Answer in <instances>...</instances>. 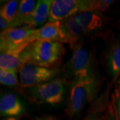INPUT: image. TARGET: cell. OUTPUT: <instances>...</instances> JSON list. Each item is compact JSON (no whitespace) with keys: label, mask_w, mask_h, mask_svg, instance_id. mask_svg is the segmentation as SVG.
Returning a JSON list of instances; mask_svg holds the SVG:
<instances>
[{"label":"cell","mask_w":120,"mask_h":120,"mask_svg":"<svg viewBox=\"0 0 120 120\" xmlns=\"http://www.w3.org/2000/svg\"><path fill=\"white\" fill-rule=\"evenodd\" d=\"M36 4V1L34 0H22L19 2L17 15V23L19 26L30 25Z\"/></svg>","instance_id":"obj_15"},{"label":"cell","mask_w":120,"mask_h":120,"mask_svg":"<svg viewBox=\"0 0 120 120\" xmlns=\"http://www.w3.org/2000/svg\"><path fill=\"white\" fill-rule=\"evenodd\" d=\"M61 22V26L65 35L68 41L70 49L72 51L74 47L79 43L80 39L87 34L73 16L68 17Z\"/></svg>","instance_id":"obj_9"},{"label":"cell","mask_w":120,"mask_h":120,"mask_svg":"<svg viewBox=\"0 0 120 120\" xmlns=\"http://www.w3.org/2000/svg\"><path fill=\"white\" fill-rule=\"evenodd\" d=\"M29 26L14 27L1 32V52L20 51L23 52L29 43V39L34 31Z\"/></svg>","instance_id":"obj_5"},{"label":"cell","mask_w":120,"mask_h":120,"mask_svg":"<svg viewBox=\"0 0 120 120\" xmlns=\"http://www.w3.org/2000/svg\"><path fill=\"white\" fill-rule=\"evenodd\" d=\"M20 51L1 52L0 55V68L1 69L16 71L19 69L23 64Z\"/></svg>","instance_id":"obj_13"},{"label":"cell","mask_w":120,"mask_h":120,"mask_svg":"<svg viewBox=\"0 0 120 120\" xmlns=\"http://www.w3.org/2000/svg\"><path fill=\"white\" fill-rule=\"evenodd\" d=\"M74 17L77 22L86 30L87 34L101 27L103 25L102 18L95 12H79L75 14Z\"/></svg>","instance_id":"obj_12"},{"label":"cell","mask_w":120,"mask_h":120,"mask_svg":"<svg viewBox=\"0 0 120 120\" xmlns=\"http://www.w3.org/2000/svg\"><path fill=\"white\" fill-rule=\"evenodd\" d=\"M96 84L94 74L72 80L66 109L68 116L73 117L76 115L87 102L92 99L95 93Z\"/></svg>","instance_id":"obj_2"},{"label":"cell","mask_w":120,"mask_h":120,"mask_svg":"<svg viewBox=\"0 0 120 120\" xmlns=\"http://www.w3.org/2000/svg\"><path fill=\"white\" fill-rule=\"evenodd\" d=\"M117 108H118V115H119V117H120V99L117 103Z\"/></svg>","instance_id":"obj_21"},{"label":"cell","mask_w":120,"mask_h":120,"mask_svg":"<svg viewBox=\"0 0 120 120\" xmlns=\"http://www.w3.org/2000/svg\"><path fill=\"white\" fill-rule=\"evenodd\" d=\"M66 82L64 79L55 78L30 88V99L35 102L57 105L64 100Z\"/></svg>","instance_id":"obj_3"},{"label":"cell","mask_w":120,"mask_h":120,"mask_svg":"<svg viewBox=\"0 0 120 120\" xmlns=\"http://www.w3.org/2000/svg\"><path fill=\"white\" fill-rule=\"evenodd\" d=\"M72 52L71 59L65 66L66 76L72 77L73 80L93 75L88 51L79 43L74 47Z\"/></svg>","instance_id":"obj_6"},{"label":"cell","mask_w":120,"mask_h":120,"mask_svg":"<svg viewBox=\"0 0 120 120\" xmlns=\"http://www.w3.org/2000/svg\"><path fill=\"white\" fill-rule=\"evenodd\" d=\"M18 5H19L18 1L11 0L5 3L1 8V17L4 18L5 20L10 23L11 28L19 27V24L17 23V15L19 8Z\"/></svg>","instance_id":"obj_14"},{"label":"cell","mask_w":120,"mask_h":120,"mask_svg":"<svg viewBox=\"0 0 120 120\" xmlns=\"http://www.w3.org/2000/svg\"><path fill=\"white\" fill-rule=\"evenodd\" d=\"M52 0H39L32 14L29 26L34 30L41 27L49 18Z\"/></svg>","instance_id":"obj_11"},{"label":"cell","mask_w":120,"mask_h":120,"mask_svg":"<svg viewBox=\"0 0 120 120\" xmlns=\"http://www.w3.org/2000/svg\"><path fill=\"white\" fill-rule=\"evenodd\" d=\"M18 72L20 87L26 89L53 79L59 74L60 70L25 63L21 66Z\"/></svg>","instance_id":"obj_4"},{"label":"cell","mask_w":120,"mask_h":120,"mask_svg":"<svg viewBox=\"0 0 120 120\" xmlns=\"http://www.w3.org/2000/svg\"><path fill=\"white\" fill-rule=\"evenodd\" d=\"M107 64L110 73L113 76L120 72V39L112 45L107 56Z\"/></svg>","instance_id":"obj_16"},{"label":"cell","mask_w":120,"mask_h":120,"mask_svg":"<svg viewBox=\"0 0 120 120\" xmlns=\"http://www.w3.org/2000/svg\"><path fill=\"white\" fill-rule=\"evenodd\" d=\"M25 112V108L17 95L11 93L2 95L0 100V113L1 116L15 117Z\"/></svg>","instance_id":"obj_10"},{"label":"cell","mask_w":120,"mask_h":120,"mask_svg":"<svg viewBox=\"0 0 120 120\" xmlns=\"http://www.w3.org/2000/svg\"><path fill=\"white\" fill-rule=\"evenodd\" d=\"M4 120H18V119H17L15 117H9L5 118Z\"/></svg>","instance_id":"obj_22"},{"label":"cell","mask_w":120,"mask_h":120,"mask_svg":"<svg viewBox=\"0 0 120 120\" xmlns=\"http://www.w3.org/2000/svg\"><path fill=\"white\" fill-rule=\"evenodd\" d=\"M11 26L10 23H9L7 20H5L4 18L2 17H0V29L1 30V31H4V30L11 29Z\"/></svg>","instance_id":"obj_18"},{"label":"cell","mask_w":120,"mask_h":120,"mask_svg":"<svg viewBox=\"0 0 120 120\" xmlns=\"http://www.w3.org/2000/svg\"><path fill=\"white\" fill-rule=\"evenodd\" d=\"M65 53L63 43L49 41H36L22 52L23 64L31 63L47 68L58 69Z\"/></svg>","instance_id":"obj_1"},{"label":"cell","mask_w":120,"mask_h":120,"mask_svg":"<svg viewBox=\"0 0 120 120\" xmlns=\"http://www.w3.org/2000/svg\"><path fill=\"white\" fill-rule=\"evenodd\" d=\"M36 41H56L61 43H68L61 26V22H47L41 27L35 30L29 39V43Z\"/></svg>","instance_id":"obj_8"},{"label":"cell","mask_w":120,"mask_h":120,"mask_svg":"<svg viewBox=\"0 0 120 120\" xmlns=\"http://www.w3.org/2000/svg\"><path fill=\"white\" fill-rule=\"evenodd\" d=\"M38 120H57L53 117H49V116H47V117H43L41 118H39Z\"/></svg>","instance_id":"obj_20"},{"label":"cell","mask_w":120,"mask_h":120,"mask_svg":"<svg viewBox=\"0 0 120 120\" xmlns=\"http://www.w3.org/2000/svg\"><path fill=\"white\" fill-rule=\"evenodd\" d=\"M84 120H101V118L98 113L92 112L86 116Z\"/></svg>","instance_id":"obj_19"},{"label":"cell","mask_w":120,"mask_h":120,"mask_svg":"<svg viewBox=\"0 0 120 120\" xmlns=\"http://www.w3.org/2000/svg\"><path fill=\"white\" fill-rule=\"evenodd\" d=\"M86 11V0H53L48 22H61Z\"/></svg>","instance_id":"obj_7"},{"label":"cell","mask_w":120,"mask_h":120,"mask_svg":"<svg viewBox=\"0 0 120 120\" xmlns=\"http://www.w3.org/2000/svg\"><path fill=\"white\" fill-rule=\"evenodd\" d=\"M16 71H9L5 69H0V83L2 85L9 87L19 86V82L17 77Z\"/></svg>","instance_id":"obj_17"}]
</instances>
